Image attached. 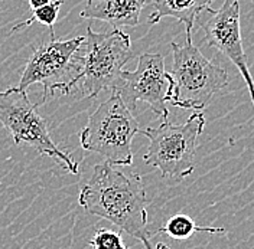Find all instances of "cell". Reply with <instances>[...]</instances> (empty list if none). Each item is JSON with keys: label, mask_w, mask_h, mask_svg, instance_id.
<instances>
[{"label": "cell", "mask_w": 254, "mask_h": 249, "mask_svg": "<svg viewBox=\"0 0 254 249\" xmlns=\"http://www.w3.org/2000/svg\"><path fill=\"white\" fill-rule=\"evenodd\" d=\"M78 203L87 213L109 220L146 249H153L147 229L149 199L137 173H125L107 161L95 164L91 177L79 189Z\"/></svg>", "instance_id": "6da1fadb"}, {"label": "cell", "mask_w": 254, "mask_h": 249, "mask_svg": "<svg viewBox=\"0 0 254 249\" xmlns=\"http://www.w3.org/2000/svg\"><path fill=\"white\" fill-rule=\"evenodd\" d=\"M131 56L130 36L122 29L98 33L88 26L85 42L77 53V75L71 81V90L79 87L85 98H95L106 90L113 91Z\"/></svg>", "instance_id": "7a4b0ae2"}, {"label": "cell", "mask_w": 254, "mask_h": 249, "mask_svg": "<svg viewBox=\"0 0 254 249\" xmlns=\"http://www.w3.org/2000/svg\"><path fill=\"white\" fill-rule=\"evenodd\" d=\"M136 134H142V130L133 111L119 94L113 93L90 115L79 134V143L84 150L100 154L113 166H131V143Z\"/></svg>", "instance_id": "3957f363"}, {"label": "cell", "mask_w": 254, "mask_h": 249, "mask_svg": "<svg viewBox=\"0 0 254 249\" xmlns=\"http://www.w3.org/2000/svg\"><path fill=\"white\" fill-rule=\"evenodd\" d=\"M171 47L174 62L169 102L184 109H204L212 95L227 87L228 72L205 58L192 39L185 44L172 42Z\"/></svg>", "instance_id": "277c9868"}, {"label": "cell", "mask_w": 254, "mask_h": 249, "mask_svg": "<svg viewBox=\"0 0 254 249\" xmlns=\"http://www.w3.org/2000/svg\"><path fill=\"white\" fill-rule=\"evenodd\" d=\"M205 127L202 112H193L185 124L162 121L158 127L142 130L149 139V147L143 160L158 169L162 176L174 183L182 182L195 169L198 137Z\"/></svg>", "instance_id": "5b68a950"}, {"label": "cell", "mask_w": 254, "mask_h": 249, "mask_svg": "<svg viewBox=\"0 0 254 249\" xmlns=\"http://www.w3.org/2000/svg\"><path fill=\"white\" fill-rule=\"evenodd\" d=\"M85 42V36L60 41L55 38V32L49 31V39L41 45H32V55L23 69L17 88L26 91L33 84H39L44 88L42 98L35 104L41 107L48 98L60 93L69 94L71 81L77 75V53Z\"/></svg>", "instance_id": "8992f818"}, {"label": "cell", "mask_w": 254, "mask_h": 249, "mask_svg": "<svg viewBox=\"0 0 254 249\" xmlns=\"http://www.w3.org/2000/svg\"><path fill=\"white\" fill-rule=\"evenodd\" d=\"M36 108L35 104H31L26 91L17 87L0 91V123L12 134L16 146H31L39 154L54 158L69 174H78V161L52 140L47 121Z\"/></svg>", "instance_id": "52a82bcc"}, {"label": "cell", "mask_w": 254, "mask_h": 249, "mask_svg": "<svg viewBox=\"0 0 254 249\" xmlns=\"http://www.w3.org/2000/svg\"><path fill=\"white\" fill-rule=\"evenodd\" d=\"M172 77L165 71V58L160 53H143L137 59L134 71L123 69L113 88L119 94L130 111H136L137 102H146L152 111L168 121L169 118V95Z\"/></svg>", "instance_id": "ba28073f"}, {"label": "cell", "mask_w": 254, "mask_h": 249, "mask_svg": "<svg viewBox=\"0 0 254 249\" xmlns=\"http://www.w3.org/2000/svg\"><path fill=\"white\" fill-rule=\"evenodd\" d=\"M196 23L205 33L208 45L217 49L240 71L254 105V79L252 77L247 56L243 48L241 23H240V0H225L218 10L208 7L198 16Z\"/></svg>", "instance_id": "9c48e42d"}, {"label": "cell", "mask_w": 254, "mask_h": 249, "mask_svg": "<svg viewBox=\"0 0 254 249\" xmlns=\"http://www.w3.org/2000/svg\"><path fill=\"white\" fill-rule=\"evenodd\" d=\"M146 3L147 0H87L79 16L106 22L114 29L134 28L140 22V13Z\"/></svg>", "instance_id": "30bf717a"}, {"label": "cell", "mask_w": 254, "mask_h": 249, "mask_svg": "<svg viewBox=\"0 0 254 249\" xmlns=\"http://www.w3.org/2000/svg\"><path fill=\"white\" fill-rule=\"evenodd\" d=\"M215 0H153V13L149 16V23L156 25L163 17H174L187 26V33H192V28L204 10Z\"/></svg>", "instance_id": "8fae6325"}, {"label": "cell", "mask_w": 254, "mask_h": 249, "mask_svg": "<svg viewBox=\"0 0 254 249\" xmlns=\"http://www.w3.org/2000/svg\"><path fill=\"white\" fill-rule=\"evenodd\" d=\"M224 228H209V226H198L193 219L187 215H175L169 219L160 229L159 234L168 235L174 239H188L196 232L206 234H222Z\"/></svg>", "instance_id": "7c38bea8"}, {"label": "cell", "mask_w": 254, "mask_h": 249, "mask_svg": "<svg viewBox=\"0 0 254 249\" xmlns=\"http://www.w3.org/2000/svg\"><path fill=\"white\" fill-rule=\"evenodd\" d=\"M64 0H52L51 3H48L45 6L32 10V16L29 19H26L22 23H17L15 28L12 29V33H15L17 31H22L25 28H29L33 25V22H39L41 25H45L49 28V31H54V25L58 20V15L60 10L63 7Z\"/></svg>", "instance_id": "4fadbf2b"}, {"label": "cell", "mask_w": 254, "mask_h": 249, "mask_svg": "<svg viewBox=\"0 0 254 249\" xmlns=\"http://www.w3.org/2000/svg\"><path fill=\"white\" fill-rule=\"evenodd\" d=\"M88 245L93 249H127L123 244L122 234L109 228H100L91 236Z\"/></svg>", "instance_id": "5bb4252c"}, {"label": "cell", "mask_w": 254, "mask_h": 249, "mask_svg": "<svg viewBox=\"0 0 254 249\" xmlns=\"http://www.w3.org/2000/svg\"><path fill=\"white\" fill-rule=\"evenodd\" d=\"M28 1H29V6H31L32 10H35V9H39V7L45 6L48 3H51L52 0H28Z\"/></svg>", "instance_id": "9a60e30c"}, {"label": "cell", "mask_w": 254, "mask_h": 249, "mask_svg": "<svg viewBox=\"0 0 254 249\" xmlns=\"http://www.w3.org/2000/svg\"><path fill=\"white\" fill-rule=\"evenodd\" d=\"M156 249H169L166 245H163V244H158L156 245Z\"/></svg>", "instance_id": "2e32d148"}]
</instances>
